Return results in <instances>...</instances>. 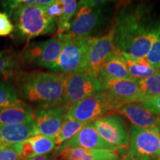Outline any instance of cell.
Here are the masks:
<instances>
[{
	"label": "cell",
	"instance_id": "33",
	"mask_svg": "<svg viewBox=\"0 0 160 160\" xmlns=\"http://www.w3.org/2000/svg\"><path fill=\"white\" fill-rule=\"evenodd\" d=\"M29 160H59L57 157H54V156L51 155H39L37 156V157L32 158V159Z\"/></svg>",
	"mask_w": 160,
	"mask_h": 160
},
{
	"label": "cell",
	"instance_id": "12",
	"mask_svg": "<svg viewBox=\"0 0 160 160\" xmlns=\"http://www.w3.org/2000/svg\"><path fill=\"white\" fill-rule=\"evenodd\" d=\"M68 109L69 108L66 105L37 108L33 119L37 134L55 138Z\"/></svg>",
	"mask_w": 160,
	"mask_h": 160
},
{
	"label": "cell",
	"instance_id": "4",
	"mask_svg": "<svg viewBox=\"0 0 160 160\" xmlns=\"http://www.w3.org/2000/svg\"><path fill=\"white\" fill-rule=\"evenodd\" d=\"M63 48L53 73L66 76L85 70L87 56L93 37H82L66 33L57 36Z\"/></svg>",
	"mask_w": 160,
	"mask_h": 160
},
{
	"label": "cell",
	"instance_id": "31",
	"mask_svg": "<svg viewBox=\"0 0 160 160\" xmlns=\"http://www.w3.org/2000/svg\"><path fill=\"white\" fill-rule=\"evenodd\" d=\"M14 31V25L10 19L9 16L0 12V37H6Z\"/></svg>",
	"mask_w": 160,
	"mask_h": 160
},
{
	"label": "cell",
	"instance_id": "15",
	"mask_svg": "<svg viewBox=\"0 0 160 160\" xmlns=\"http://www.w3.org/2000/svg\"><path fill=\"white\" fill-rule=\"evenodd\" d=\"M37 135L33 122L0 125V148H12Z\"/></svg>",
	"mask_w": 160,
	"mask_h": 160
},
{
	"label": "cell",
	"instance_id": "1",
	"mask_svg": "<svg viewBox=\"0 0 160 160\" xmlns=\"http://www.w3.org/2000/svg\"><path fill=\"white\" fill-rule=\"evenodd\" d=\"M115 45L122 53L136 58H145L153 40L154 22L151 8L144 4L124 5L113 21Z\"/></svg>",
	"mask_w": 160,
	"mask_h": 160
},
{
	"label": "cell",
	"instance_id": "7",
	"mask_svg": "<svg viewBox=\"0 0 160 160\" xmlns=\"http://www.w3.org/2000/svg\"><path fill=\"white\" fill-rule=\"evenodd\" d=\"M63 44L57 36L43 41L29 43L23 50L22 58L30 65L54 71Z\"/></svg>",
	"mask_w": 160,
	"mask_h": 160
},
{
	"label": "cell",
	"instance_id": "18",
	"mask_svg": "<svg viewBox=\"0 0 160 160\" xmlns=\"http://www.w3.org/2000/svg\"><path fill=\"white\" fill-rule=\"evenodd\" d=\"M97 79H133L129 74L125 59L120 51L104 62L99 68Z\"/></svg>",
	"mask_w": 160,
	"mask_h": 160
},
{
	"label": "cell",
	"instance_id": "17",
	"mask_svg": "<svg viewBox=\"0 0 160 160\" xmlns=\"http://www.w3.org/2000/svg\"><path fill=\"white\" fill-rule=\"evenodd\" d=\"M118 152L103 149L72 148L54 151L52 155L59 160H109L119 157Z\"/></svg>",
	"mask_w": 160,
	"mask_h": 160
},
{
	"label": "cell",
	"instance_id": "14",
	"mask_svg": "<svg viewBox=\"0 0 160 160\" xmlns=\"http://www.w3.org/2000/svg\"><path fill=\"white\" fill-rule=\"evenodd\" d=\"M82 148L87 149H103L119 151V150L104 141L95 128L93 122L86 124L74 137L59 146L55 151L65 148Z\"/></svg>",
	"mask_w": 160,
	"mask_h": 160
},
{
	"label": "cell",
	"instance_id": "8",
	"mask_svg": "<svg viewBox=\"0 0 160 160\" xmlns=\"http://www.w3.org/2000/svg\"><path fill=\"white\" fill-rule=\"evenodd\" d=\"M66 105L70 108L85 98L103 91L97 77L85 70L64 76Z\"/></svg>",
	"mask_w": 160,
	"mask_h": 160
},
{
	"label": "cell",
	"instance_id": "11",
	"mask_svg": "<svg viewBox=\"0 0 160 160\" xmlns=\"http://www.w3.org/2000/svg\"><path fill=\"white\" fill-rule=\"evenodd\" d=\"M95 128L104 141L121 151L128 146L129 135L122 118L109 114L93 122Z\"/></svg>",
	"mask_w": 160,
	"mask_h": 160
},
{
	"label": "cell",
	"instance_id": "21",
	"mask_svg": "<svg viewBox=\"0 0 160 160\" xmlns=\"http://www.w3.org/2000/svg\"><path fill=\"white\" fill-rule=\"evenodd\" d=\"M20 61L11 51H0V79H8L19 72Z\"/></svg>",
	"mask_w": 160,
	"mask_h": 160
},
{
	"label": "cell",
	"instance_id": "5",
	"mask_svg": "<svg viewBox=\"0 0 160 160\" xmlns=\"http://www.w3.org/2000/svg\"><path fill=\"white\" fill-rule=\"evenodd\" d=\"M119 108L121 107L117 102L108 92L104 90L71 106L65 119L88 124L93 122L99 118L112 114Z\"/></svg>",
	"mask_w": 160,
	"mask_h": 160
},
{
	"label": "cell",
	"instance_id": "35",
	"mask_svg": "<svg viewBox=\"0 0 160 160\" xmlns=\"http://www.w3.org/2000/svg\"><path fill=\"white\" fill-rule=\"evenodd\" d=\"M157 124H158V128H159V130L160 132V116H159L157 118Z\"/></svg>",
	"mask_w": 160,
	"mask_h": 160
},
{
	"label": "cell",
	"instance_id": "26",
	"mask_svg": "<svg viewBox=\"0 0 160 160\" xmlns=\"http://www.w3.org/2000/svg\"><path fill=\"white\" fill-rule=\"evenodd\" d=\"M36 156L46 155L55 148V138L47 137L37 134L29 138Z\"/></svg>",
	"mask_w": 160,
	"mask_h": 160
},
{
	"label": "cell",
	"instance_id": "34",
	"mask_svg": "<svg viewBox=\"0 0 160 160\" xmlns=\"http://www.w3.org/2000/svg\"><path fill=\"white\" fill-rule=\"evenodd\" d=\"M125 160H152L151 158L147 157H129L128 156L125 158Z\"/></svg>",
	"mask_w": 160,
	"mask_h": 160
},
{
	"label": "cell",
	"instance_id": "2",
	"mask_svg": "<svg viewBox=\"0 0 160 160\" xmlns=\"http://www.w3.org/2000/svg\"><path fill=\"white\" fill-rule=\"evenodd\" d=\"M13 85L19 99L35 105L37 108L66 105L65 77L59 73L42 71L18 73Z\"/></svg>",
	"mask_w": 160,
	"mask_h": 160
},
{
	"label": "cell",
	"instance_id": "10",
	"mask_svg": "<svg viewBox=\"0 0 160 160\" xmlns=\"http://www.w3.org/2000/svg\"><path fill=\"white\" fill-rule=\"evenodd\" d=\"M128 156L160 158L159 129H145L132 125L129 135Z\"/></svg>",
	"mask_w": 160,
	"mask_h": 160
},
{
	"label": "cell",
	"instance_id": "20",
	"mask_svg": "<svg viewBox=\"0 0 160 160\" xmlns=\"http://www.w3.org/2000/svg\"><path fill=\"white\" fill-rule=\"evenodd\" d=\"M34 110L31 105H21L0 108V125L22 123L31 122L33 119Z\"/></svg>",
	"mask_w": 160,
	"mask_h": 160
},
{
	"label": "cell",
	"instance_id": "9",
	"mask_svg": "<svg viewBox=\"0 0 160 160\" xmlns=\"http://www.w3.org/2000/svg\"><path fill=\"white\" fill-rule=\"evenodd\" d=\"M116 28L114 22L105 34L93 37L87 56L85 71L97 77L103 62L119 51L115 45Z\"/></svg>",
	"mask_w": 160,
	"mask_h": 160
},
{
	"label": "cell",
	"instance_id": "6",
	"mask_svg": "<svg viewBox=\"0 0 160 160\" xmlns=\"http://www.w3.org/2000/svg\"><path fill=\"white\" fill-rule=\"evenodd\" d=\"M104 2L91 0L79 1L68 33L77 37H93V34L101 25Z\"/></svg>",
	"mask_w": 160,
	"mask_h": 160
},
{
	"label": "cell",
	"instance_id": "27",
	"mask_svg": "<svg viewBox=\"0 0 160 160\" xmlns=\"http://www.w3.org/2000/svg\"><path fill=\"white\" fill-rule=\"evenodd\" d=\"M145 58L153 67L160 70V22L155 24L153 42Z\"/></svg>",
	"mask_w": 160,
	"mask_h": 160
},
{
	"label": "cell",
	"instance_id": "22",
	"mask_svg": "<svg viewBox=\"0 0 160 160\" xmlns=\"http://www.w3.org/2000/svg\"><path fill=\"white\" fill-rule=\"evenodd\" d=\"M62 14L57 19V30L56 36L66 33L71 28V20L77 11L78 2L75 0H63Z\"/></svg>",
	"mask_w": 160,
	"mask_h": 160
},
{
	"label": "cell",
	"instance_id": "32",
	"mask_svg": "<svg viewBox=\"0 0 160 160\" xmlns=\"http://www.w3.org/2000/svg\"><path fill=\"white\" fill-rule=\"evenodd\" d=\"M0 160H22L13 148H0Z\"/></svg>",
	"mask_w": 160,
	"mask_h": 160
},
{
	"label": "cell",
	"instance_id": "19",
	"mask_svg": "<svg viewBox=\"0 0 160 160\" xmlns=\"http://www.w3.org/2000/svg\"><path fill=\"white\" fill-rule=\"evenodd\" d=\"M122 54L125 59L130 76L138 82L160 73V70L153 67L146 58H136L125 53H122Z\"/></svg>",
	"mask_w": 160,
	"mask_h": 160
},
{
	"label": "cell",
	"instance_id": "23",
	"mask_svg": "<svg viewBox=\"0 0 160 160\" xmlns=\"http://www.w3.org/2000/svg\"><path fill=\"white\" fill-rule=\"evenodd\" d=\"M86 124L85 123L80 122L76 120L65 119L55 137L56 145L59 146L68 140L71 139Z\"/></svg>",
	"mask_w": 160,
	"mask_h": 160
},
{
	"label": "cell",
	"instance_id": "28",
	"mask_svg": "<svg viewBox=\"0 0 160 160\" xmlns=\"http://www.w3.org/2000/svg\"><path fill=\"white\" fill-rule=\"evenodd\" d=\"M12 148L17 151L22 160H29L37 157L34 151H33V146L30 142L28 139L17 144Z\"/></svg>",
	"mask_w": 160,
	"mask_h": 160
},
{
	"label": "cell",
	"instance_id": "25",
	"mask_svg": "<svg viewBox=\"0 0 160 160\" xmlns=\"http://www.w3.org/2000/svg\"><path fill=\"white\" fill-rule=\"evenodd\" d=\"M25 103L19 99L17 91L12 84L0 80V108L21 105Z\"/></svg>",
	"mask_w": 160,
	"mask_h": 160
},
{
	"label": "cell",
	"instance_id": "24",
	"mask_svg": "<svg viewBox=\"0 0 160 160\" xmlns=\"http://www.w3.org/2000/svg\"><path fill=\"white\" fill-rule=\"evenodd\" d=\"M139 96L137 102L160 94V73L139 82Z\"/></svg>",
	"mask_w": 160,
	"mask_h": 160
},
{
	"label": "cell",
	"instance_id": "3",
	"mask_svg": "<svg viewBox=\"0 0 160 160\" xmlns=\"http://www.w3.org/2000/svg\"><path fill=\"white\" fill-rule=\"evenodd\" d=\"M45 6L25 4L13 11L11 17L16 39L28 41L39 36L57 33V20L48 17Z\"/></svg>",
	"mask_w": 160,
	"mask_h": 160
},
{
	"label": "cell",
	"instance_id": "16",
	"mask_svg": "<svg viewBox=\"0 0 160 160\" xmlns=\"http://www.w3.org/2000/svg\"><path fill=\"white\" fill-rule=\"evenodd\" d=\"M112 114L122 115L132 123V125L145 129H159L157 116L144 108L141 102H132L123 105Z\"/></svg>",
	"mask_w": 160,
	"mask_h": 160
},
{
	"label": "cell",
	"instance_id": "29",
	"mask_svg": "<svg viewBox=\"0 0 160 160\" xmlns=\"http://www.w3.org/2000/svg\"><path fill=\"white\" fill-rule=\"evenodd\" d=\"M144 108L157 117L160 116V94L150 97L141 102Z\"/></svg>",
	"mask_w": 160,
	"mask_h": 160
},
{
	"label": "cell",
	"instance_id": "30",
	"mask_svg": "<svg viewBox=\"0 0 160 160\" xmlns=\"http://www.w3.org/2000/svg\"><path fill=\"white\" fill-rule=\"evenodd\" d=\"M63 9V0H55L51 5L45 6L46 14L48 17L57 20L62 14Z\"/></svg>",
	"mask_w": 160,
	"mask_h": 160
},
{
	"label": "cell",
	"instance_id": "36",
	"mask_svg": "<svg viewBox=\"0 0 160 160\" xmlns=\"http://www.w3.org/2000/svg\"><path fill=\"white\" fill-rule=\"evenodd\" d=\"M118 159H119V157H118V158H115V159H109V160H118Z\"/></svg>",
	"mask_w": 160,
	"mask_h": 160
},
{
	"label": "cell",
	"instance_id": "13",
	"mask_svg": "<svg viewBox=\"0 0 160 160\" xmlns=\"http://www.w3.org/2000/svg\"><path fill=\"white\" fill-rule=\"evenodd\" d=\"M98 80L104 90L108 92L120 107L138 101L139 85L137 80L120 79H100Z\"/></svg>",
	"mask_w": 160,
	"mask_h": 160
}]
</instances>
